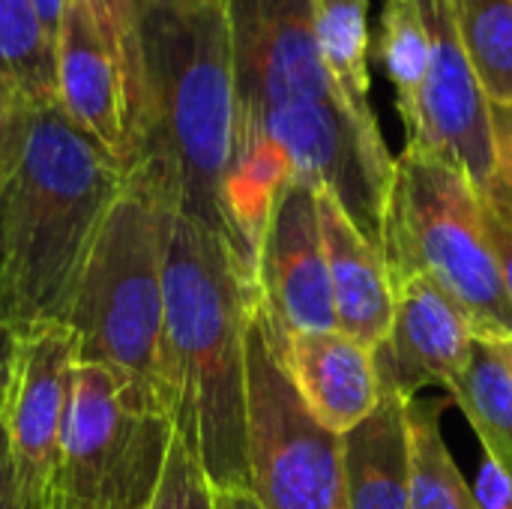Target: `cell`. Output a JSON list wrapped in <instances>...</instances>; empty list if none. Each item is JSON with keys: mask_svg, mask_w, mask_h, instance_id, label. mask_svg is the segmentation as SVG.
Returning a JSON list of instances; mask_svg holds the SVG:
<instances>
[{"mask_svg": "<svg viewBox=\"0 0 512 509\" xmlns=\"http://www.w3.org/2000/svg\"><path fill=\"white\" fill-rule=\"evenodd\" d=\"M234 114L222 0H150L141 24V114L129 174L228 246L225 177Z\"/></svg>", "mask_w": 512, "mask_h": 509, "instance_id": "2", "label": "cell"}, {"mask_svg": "<svg viewBox=\"0 0 512 509\" xmlns=\"http://www.w3.org/2000/svg\"><path fill=\"white\" fill-rule=\"evenodd\" d=\"M57 105L126 174L135 162V111L123 66L87 0H69L54 36Z\"/></svg>", "mask_w": 512, "mask_h": 509, "instance_id": "12", "label": "cell"}, {"mask_svg": "<svg viewBox=\"0 0 512 509\" xmlns=\"http://www.w3.org/2000/svg\"><path fill=\"white\" fill-rule=\"evenodd\" d=\"M99 27L105 30L117 60L123 66L132 111H135V141H138V114H141V24L150 0H87Z\"/></svg>", "mask_w": 512, "mask_h": 509, "instance_id": "23", "label": "cell"}, {"mask_svg": "<svg viewBox=\"0 0 512 509\" xmlns=\"http://www.w3.org/2000/svg\"><path fill=\"white\" fill-rule=\"evenodd\" d=\"M0 509H21V495H18V480L12 468V453H9V435L0 420Z\"/></svg>", "mask_w": 512, "mask_h": 509, "instance_id": "30", "label": "cell"}, {"mask_svg": "<svg viewBox=\"0 0 512 509\" xmlns=\"http://www.w3.org/2000/svg\"><path fill=\"white\" fill-rule=\"evenodd\" d=\"M441 414L444 399L414 396L405 402L411 509H480L474 486L444 441Z\"/></svg>", "mask_w": 512, "mask_h": 509, "instance_id": "17", "label": "cell"}, {"mask_svg": "<svg viewBox=\"0 0 512 509\" xmlns=\"http://www.w3.org/2000/svg\"><path fill=\"white\" fill-rule=\"evenodd\" d=\"M234 69V138L264 135L297 177L330 192L381 249L393 156L318 48L312 0H222Z\"/></svg>", "mask_w": 512, "mask_h": 509, "instance_id": "1", "label": "cell"}, {"mask_svg": "<svg viewBox=\"0 0 512 509\" xmlns=\"http://www.w3.org/2000/svg\"><path fill=\"white\" fill-rule=\"evenodd\" d=\"M318 216L333 285L336 327L339 333L351 336L375 354L393 327L396 309L384 252L351 222L342 204L324 189H318Z\"/></svg>", "mask_w": 512, "mask_h": 509, "instance_id": "15", "label": "cell"}, {"mask_svg": "<svg viewBox=\"0 0 512 509\" xmlns=\"http://www.w3.org/2000/svg\"><path fill=\"white\" fill-rule=\"evenodd\" d=\"M165 210L168 204L126 174L78 279L66 327L78 363L117 375L141 402L174 420L165 339Z\"/></svg>", "mask_w": 512, "mask_h": 509, "instance_id": "5", "label": "cell"}, {"mask_svg": "<svg viewBox=\"0 0 512 509\" xmlns=\"http://www.w3.org/2000/svg\"><path fill=\"white\" fill-rule=\"evenodd\" d=\"M381 252L390 282L426 276L462 306L477 339H512V303L486 234L483 198L444 159L411 147L396 156Z\"/></svg>", "mask_w": 512, "mask_h": 509, "instance_id": "6", "label": "cell"}, {"mask_svg": "<svg viewBox=\"0 0 512 509\" xmlns=\"http://www.w3.org/2000/svg\"><path fill=\"white\" fill-rule=\"evenodd\" d=\"M174 441V420L117 375L78 363L63 423L54 509H150Z\"/></svg>", "mask_w": 512, "mask_h": 509, "instance_id": "8", "label": "cell"}, {"mask_svg": "<svg viewBox=\"0 0 512 509\" xmlns=\"http://www.w3.org/2000/svg\"><path fill=\"white\" fill-rule=\"evenodd\" d=\"M33 6H36V12H39V18H42L45 30H48L51 39H54L57 30H60V21H63V12H66V6H69V0H33Z\"/></svg>", "mask_w": 512, "mask_h": 509, "instance_id": "31", "label": "cell"}, {"mask_svg": "<svg viewBox=\"0 0 512 509\" xmlns=\"http://www.w3.org/2000/svg\"><path fill=\"white\" fill-rule=\"evenodd\" d=\"M507 213H510V210H507Z\"/></svg>", "mask_w": 512, "mask_h": 509, "instance_id": "34", "label": "cell"}, {"mask_svg": "<svg viewBox=\"0 0 512 509\" xmlns=\"http://www.w3.org/2000/svg\"><path fill=\"white\" fill-rule=\"evenodd\" d=\"M165 339L174 432L201 462L213 492L249 489L246 321L261 294L231 246L165 210Z\"/></svg>", "mask_w": 512, "mask_h": 509, "instance_id": "3", "label": "cell"}, {"mask_svg": "<svg viewBox=\"0 0 512 509\" xmlns=\"http://www.w3.org/2000/svg\"><path fill=\"white\" fill-rule=\"evenodd\" d=\"M492 150H495V183L489 201L512 213V102H489Z\"/></svg>", "mask_w": 512, "mask_h": 509, "instance_id": "26", "label": "cell"}, {"mask_svg": "<svg viewBox=\"0 0 512 509\" xmlns=\"http://www.w3.org/2000/svg\"><path fill=\"white\" fill-rule=\"evenodd\" d=\"M489 342H492V348L498 351V357L504 360L507 372L512 375V339H489Z\"/></svg>", "mask_w": 512, "mask_h": 509, "instance_id": "33", "label": "cell"}, {"mask_svg": "<svg viewBox=\"0 0 512 509\" xmlns=\"http://www.w3.org/2000/svg\"><path fill=\"white\" fill-rule=\"evenodd\" d=\"M150 509H216L213 486L201 468V462L192 456L186 441L174 432L168 462L159 480V492Z\"/></svg>", "mask_w": 512, "mask_h": 509, "instance_id": "24", "label": "cell"}, {"mask_svg": "<svg viewBox=\"0 0 512 509\" xmlns=\"http://www.w3.org/2000/svg\"><path fill=\"white\" fill-rule=\"evenodd\" d=\"M126 171L57 105L33 108L18 168L0 189V315L18 336L66 327L72 297Z\"/></svg>", "mask_w": 512, "mask_h": 509, "instance_id": "4", "label": "cell"}, {"mask_svg": "<svg viewBox=\"0 0 512 509\" xmlns=\"http://www.w3.org/2000/svg\"><path fill=\"white\" fill-rule=\"evenodd\" d=\"M249 492L264 509H348L342 438L303 405L261 294L246 321Z\"/></svg>", "mask_w": 512, "mask_h": 509, "instance_id": "7", "label": "cell"}, {"mask_svg": "<svg viewBox=\"0 0 512 509\" xmlns=\"http://www.w3.org/2000/svg\"><path fill=\"white\" fill-rule=\"evenodd\" d=\"M258 288L282 333L339 330L321 240L318 186L297 174L276 195L258 258Z\"/></svg>", "mask_w": 512, "mask_h": 509, "instance_id": "11", "label": "cell"}, {"mask_svg": "<svg viewBox=\"0 0 512 509\" xmlns=\"http://www.w3.org/2000/svg\"><path fill=\"white\" fill-rule=\"evenodd\" d=\"M36 105L21 84L0 75V189L21 162Z\"/></svg>", "mask_w": 512, "mask_h": 509, "instance_id": "25", "label": "cell"}, {"mask_svg": "<svg viewBox=\"0 0 512 509\" xmlns=\"http://www.w3.org/2000/svg\"><path fill=\"white\" fill-rule=\"evenodd\" d=\"M378 57L396 87V108L402 123L414 117L417 96L429 69V30L417 0H387L381 12Z\"/></svg>", "mask_w": 512, "mask_h": 509, "instance_id": "22", "label": "cell"}, {"mask_svg": "<svg viewBox=\"0 0 512 509\" xmlns=\"http://www.w3.org/2000/svg\"><path fill=\"white\" fill-rule=\"evenodd\" d=\"M213 501H216V509H264L249 489L213 492Z\"/></svg>", "mask_w": 512, "mask_h": 509, "instance_id": "32", "label": "cell"}, {"mask_svg": "<svg viewBox=\"0 0 512 509\" xmlns=\"http://www.w3.org/2000/svg\"><path fill=\"white\" fill-rule=\"evenodd\" d=\"M312 21L327 69L357 105H369V3L366 0H312Z\"/></svg>", "mask_w": 512, "mask_h": 509, "instance_id": "19", "label": "cell"}, {"mask_svg": "<svg viewBox=\"0 0 512 509\" xmlns=\"http://www.w3.org/2000/svg\"><path fill=\"white\" fill-rule=\"evenodd\" d=\"M477 504L480 509H512V483L510 477L501 471L498 462H492L489 456L480 465L477 474V486H474Z\"/></svg>", "mask_w": 512, "mask_h": 509, "instance_id": "28", "label": "cell"}, {"mask_svg": "<svg viewBox=\"0 0 512 509\" xmlns=\"http://www.w3.org/2000/svg\"><path fill=\"white\" fill-rule=\"evenodd\" d=\"M75 366L78 351L69 327H39L21 336L15 384L3 414L21 509H54Z\"/></svg>", "mask_w": 512, "mask_h": 509, "instance_id": "10", "label": "cell"}, {"mask_svg": "<svg viewBox=\"0 0 512 509\" xmlns=\"http://www.w3.org/2000/svg\"><path fill=\"white\" fill-rule=\"evenodd\" d=\"M417 6L429 30V69L405 123V147L444 159L486 198L495 183L489 99L459 39L453 0H417Z\"/></svg>", "mask_w": 512, "mask_h": 509, "instance_id": "9", "label": "cell"}, {"mask_svg": "<svg viewBox=\"0 0 512 509\" xmlns=\"http://www.w3.org/2000/svg\"><path fill=\"white\" fill-rule=\"evenodd\" d=\"M483 219H486V234L495 249V258L507 285V297L512 303V213H507L501 204L483 198Z\"/></svg>", "mask_w": 512, "mask_h": 509, "instance_id": "27", "label": "cell"}, {"mask_svg": "<svg viewBox=\"0 0 512 509\" xmlns=\"http://www.w3.org/2000/svg\"><path fill=\"white\" fill-rule=\"evenodd\" d=\"M348 509H411L405 399L384 393L372 417L342 438Z\"/></svg>", "mask_w": 512, "mask_h": 509, "instance_id": "16", "label": "cell"}, {"mask_svg": "<svg viewBox=\"0 0 512 509\" xmlns=\"http://www.w3.org/2000/svg\"><path fill=\"white\" fill-rule=\"evenodd\" d=\"M468 417L486 456L512 483V375L489 339H477L465 372L447 390Z\"/></svg>", "mask_w": 512, "mask_h": 509, "instance_id": "18", "label": "cell"}, {"mask_svg": "<svg viewBox=\"0 0 512 509\" xmlns=\"http://www.w3.org/2000/svg\"><path fill=\"white\" fill-rule=\"evenodd\" d=\"M393 297V327L375 351L381 390L405 402L426 387L450 390L477 342L471 318L426 276L393 282Z\"/></svg>", "mask_w": 512, "mask_h": 509, "instance_id": "13", "label": "cell"}, {"mask_svg": "<svg viewBox=\"0 0 512 509\" xmlns=\"http://www.w3.org/2000/svg\"><path fill=\"white\" fill-rule=\"evenodd\" d=\"M18 345H21L18 330L0 315V420L6 414V405H9V396H12V384H15Z\"/></svg>", "mask_w": 512, "mask_h": 509, "instance_id": "29", "label": "cell"}, {"mask_svg": "<svg viewBox=\"0 0 512 509\" xmlns=\"http://www.w3.org/2000/svg\"><path fill=\"white\" fill-rule=\"evenodd\" d=\"M459 39L489 102H512V0H453Z\"/></svg>", "mask_w": 512, "mask_h": 509, "instance_id": "20", "label": "cell"}, {"mask_svg": "<svg viewBox=\"0 0 512 509\" xmlns=\"http://www.w3.org/2000/svg\"><path fill=\"white\" fill-rule=\"evenodd\" d=\"M0 75L21 84L33 102L57 99L54 39L33 0H0Z\"/></svg>", "mask_w": 512, "mask_h": 509, "instance_id": "21", "label": "cell"}, {"mask_svg": "<svg viewBox=\"0 0 512 509\" xmlns=\"http://www.w3.org/2000/svg\"><path fill=\"white\" fill-rule=\"evenodd\" d=\"M279 348L303 405L327 432L345 438L381 405L384 390L378 381L375 354L360 342H354L351 336L339 330L333 333L279 330Z\"/></svg>", "mask_w": 512, "mask_h": 509, "instance_id": "14", "label": "cell"}]
</instances>
